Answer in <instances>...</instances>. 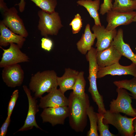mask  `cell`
Instances as JSON below:
<instances>
[{"label":"cell","instance_id":"cell-1","mask_svg":"<svg viewBox=\"0 0 136 136\" xmlns=\"http://www.w3.org/2000/svg\"><path fill=\"white\" fill-rule=\"evenodd\" d=\"M68 98L70 125L76 132H82L87 124V110L90 106L88 95L86 94L81 97L72 92Z\"/></svg>","mask_w":136,"mask_h":136},{"label":"cell","instance_id":"cell-2","mask_svg":"<svg viewBox=\"0 0 136 136\" xmlns=\"http://www.w3.org/2000/svg\"><path fill=\"white\" fill-rule=\"evenodd\" d=\"M57 77L53 70L38 72L31 77L29 89L34 93L36 98H40L45 93L57 88Z\"/></svg>","mask_w":136,"mask_h":136},{"label":"cell","instance_id":"cell-3","mask_svg":"<svg viewBox=\"0 0 136 136\" xmlns=\"http://www.w3.org/2000/svg\"><path fill=\"white\" fill-rule=\"evenodd\" d=\"M96 49L92 47L86 54V58L89 63V75L88 79L89 86L88 92L90 93L93 101L98 106L104 103L103 96L99 93L97 89L96 79L98 66L96 59Z\"/></svg>","mask_w":136,"mask_h":136},{"label":"cell","instance_id":"cell-4","mask_svg":"<svg viewBox=\"0 0 136 136\" xmlns=\"http://www.w3.org/2000/svg\"><path fill=\"white\" fill-rule=\"evenodd\" d=\"M38 14L39 18L38 27L41 35L45 38L49 35H57L63 26L57 12L49 14L41 10L38 11Z\"/></svg>","mask_w":136,"mask_h":136},{"label":"cell","instance_id":"cell-5","mask_svg":"<svg viewBox=\"0 0 136 136\" xmlns=\"http://www.w3.org/2000/svg\"><path fill=\"white\" fill-rule=\"evenodd\" d=\"M103 122L111 124L116 127L122 136H133L135 132L133 125V121L136 117L129 118L123 116L120 113L111 112L106 110L104 114Z\"/></svg>","mask_w":136,"mask_h":136},{"label":"cell","instance_id":"cell-6","mask_svg":"<svg viewBox=\"0 0 136 136\" xmlns=\"http://www.w3.org/2000/svg\"><path fill=\"white\" fill-rule=\"evenodd\" d=\"M118 93L116 99H113L110 102V111L112 113H122L133 117H136V109L132 106V97L126 89L117 87Z\"/></svg>","mask_w":136,"mask_h":136},{"label":"cell","instance_id":"cell-7","mask_svg":"<svg viewBox=\"0 0 136 136\" xmlns=\"http://www.w3.org/2000/svg\"><path fill=\"white\" fill-rule=\"evenodd\" d=\"M2 13L3 19L2 21L6 26L16 34L25 38L27 37L28 32L15 8H8Z\"/></svg>","mask_w":136,"mask_h":136},{"label":"cell","instance_id":"cell-8","mask_svg":"<svg viewBox=\"0 0 136 136\" xmlns=\"http://www.w3.org/2000/svg\"><path fill=\"white\" fill-rule=\"evenodd\" d=\"M0 48L3 51L0 61L1 68L20 63L28 62L29 60V57L21 50V48L18 45L15 43H10L9 48L7 49H3L1 46Z\"/></svg>","mask_w":136,"mask_h":136},{"label":"cell","instance_id":"cell-9","mask_svg":"<svg viewBox=\"0 0 136 136\" xmlns=\"http://www.w3.org/2000/svg\"><path fill=\"white\" fill-rule=\"evenodd\" d=\"M22 87L28 98V109L23 125L16 132L31 129L34 127L42 130L37 124L36 120V115L39 111V105H37L36 98L31 96L30 90L26 86L24 85Z\"/></svg>","mask_w":136,"mask_h":136},{"label":"cell","instance_id":"cell-10","mask_svg":"<svg viewBox=\"0 0 136 136\" xmlns=\"http://www.w3.org/2000/svg\"><path fill=\"white\" fill-rule=\"evenodd\" d=\"M69 115L68 106H61L44 108L40 116L43 123L48 122L54 126L57 124H64Z\"/></svg>","mask_w":136,"mask_h":136},{"label":"cell","instance_id":"cell-11","mask_svg":"<svg viewBox=\"0 0 136 136\" xmlns=\"http://www.w3.org/2000/svg\"><path fill=\"white\" fill-rule=\"evenodd\" d=\"M2 77L8 86L14 88L21 86L23 83L24 73L18 63L6 66L3 68Z\"/></svg>","mask_w":136,"mask_h":136},{"label":"cell","instance_id":"cell-12","mask_svg":"<svg viewBox=\"0 0 136 136\" xmlns=\"http://www.w3.org/2000/svg\"><path fill=\"white\" fill-rule=\"evenodd\" d=\"M107 13L108 24L106 28L108 30H112L119 26L127 25L133 22L136 12L132 11L121 12L112 10Z\"/></svg>","mask_w":136,"mask_h":136},{"label":"cell","instance_id":"cell-13","mask_svg":"<svg viewBox=\"0 0 136 136\" xmlns=\"http://www.w3.org/2000/svg\"><path fill=\"white\" fill-rule=\"evenodd\" d=\"M92 30L97 39L95 45L97 51H102L109 47L117 33L116 29L108 30L102 25L94 24L92 27Z\"/></svg>","mask_w":136,"mask_h":136},{"label":"cell","instance_id":"cell-14","mask_svg":"<svg viewBox=\"0 0 136 136\" xmlns=\"http://www.w3.org/2000/svg\"><path fill=\"white\" fill-rule=\"evenodd\" d=\"M107 75H130L136 78V64L132 62L129 65L125 66L118 63L108 66L99 68L97 78H101Z\"/></svg>","mask_w":136,"mask_h":136},{"label":"cell","instance_id":"cell-15","mask_svg":"<svg viewBox=\"0 0 136 136\" xmlns=\"http://www.w3.org/2000/svg\"><path fill=\"white\" fill-rule=\"evenodd\" d=\"M69 104L68 98L59 89L57 88L42 97L39 105L40 107L44 109L48 107L68 106Z\"/></svg>","mask_w":136,"mask_h":136},{"label":"cell","instance_id":"cell-16","mask_svg":"<svg viewBox=\"0 0 136 136\" xmlns=\"http://www.w3.org/2000/svg\"><path fill=\"white\" fill-rule=\"evenodd\" d=\"M122 56L112 44L105 49L97 51L96 59L98 67H103L118 63Z\"/></svg>","mask_w":136,"mask_h":136},{"label":"cell","instance_id":"cell-17","mask_svg":"<svg viewBox=\"0 0 136 136\" xmlns=\"http://www.w3.org/2000/svg\"><path fill=\"white\" fill-rule=\"evenodd\" d=\"M0 46L6 47L11 43H16L21 49L26 40L25 38L16 34L6 26L2 21L0 22Z\"/></svg>","mask_w":136,"mask_h":136},{"label":"cell","instance_id":"cell-18","mask_svg":"<svg viewBox=\"0 0 136 136\" xmlns=\"http://www.w3.org/2000/svg\"><path fill=\"white\" fill-rule=\"evenodd\" d=\"M123 56L136 64V54L132 51L129 44L125 43L123 39V31L121 28L117 31V34L112 44Z\"/></svg>","mask_w":136,"mask_h":136},{"label":"cell","instance_id":"cell-19","mask_svg":"<svg viewBox=\"0 0 136 136\" xmlns=\"http://www.w3.org/2000/svg\"><path fill=\"white\" fill-rule=\"evenodd\" d=\"M79 72L70 68H65L63 75L57 77V85L62 93L64 94L67 90L72 89Z\"/></svg>","mask_w":136,"mask_h":136},{"label":"cell","instance_id":"cell-20","mask_svg":"<svg viewBox=\"0 0 136 136\" xmlns=\"http://www.w3.org/2000/svg\"><path fill=\"white\" fill-rule=\"evenodd\" d=\"M89 24L86 25L84 32L80 39L76 43L78 51L82 54L86 55L93 45L96 38L94 34L92 33Z\"/></svg>","mask_w":136,"mask_h":136},{"label":"cell","instance_id":"cell-21","mask_svg":"<svg viewBox=\"0 0 136 136\" xmlns=\"http://www.w3.org/2000/svg\"><path fill=\"white\" fill-rule=\"evenodd\" d=\"M100 0H79L77 2L78 5L85 7L93 18L95 24L101 25L98 11L100 8Z\"/></svg>","mask_w":136,"mask_h":136},{"label":"cell","instance_id":"cell-22","mask_svg":"<svg viewBox=\"0 0 136 136\" xmlns=\"http://www.w3.org/2000/svg\"><path fill=\"white\" fill-rule=\"evenodd\" d=\"M136 10V0H114L112 10L126 12Z\"/></svg>","mask_w":136,"mask_h":136},{"label":"cell","instance_id":"cell-23","mask_svg":"<svg viewBox=\"0 0 136 136\" xmlns=\"http://www.w3.org/2000/svg\"><path fill=\"white\" fill-rule=\"evenodd\" d=\"M87 114L90 122V128L88 132L87 136H98V117L97 113L94 111L93 107L90 106L87 110Z\"/></svg>","mask_w":136,"mask_h":136},{"label":"cell","instance_id":"cell-24","mask_svg":"<svg viewBox=\"0 0 136 136\" xmlns=\"http://www.w3.org/2000/svg\"><path fill=\"white\" fill-rule=\"evenodd\" d=\"M84 72H79L72 88L73 92L81 97H84L86 93L85 92L86 82L84 77Z\"/></svg>","mask_w":136,"mask_h":136},{"label":"cell","instance_id":"cell-25","mask_svg":"<svg viewBox=\"0 0 136 136\" xmlns=\"http://www.w3.org/2000/svg\"><path fill=\"white\" fill-rule=\"evenodd\" d=\"M33 2L42 10L49 14L55 12L57 5L56 0H30Z\"/></svg>","mask_w":136,"mask_h":136},{"label":"cell","instance_id":"cell-26","mask_svg":"<svg viewBox=\"0 0 136 136\" xmlns=\"http://www.w3.org/2000/svg\"><path fill=\"white\" fill-rule=\"evenodd\" d=\"M114 84L117 87L121 88L130 91L132 94L136 95V78L134 77L130 80L125 79L115 81Z\"/></svg>","mask_w":136,"mask_h":136},{"label":"cell","instance_id":"cell-27","mask_svg":"<svg viewBox=\"0 0 136 136\" xmlns=\"http://www.w3.org/2000/svg\"><path fill=\"white\" fill-rule=\"evenodd\" d=\"M98 117L97 127L100 136H114L115 135L111 133L109 130L108 124L103 122L104 115L97 113Z\"/></svg>","mask_w":136,"mask_h":136},{"label":"cell","instance_id":"cell-28","mask_svg":"<svg viewBox=\"0 0 136 136\" xmlns=\"http://www.w3.org/2000/svg\"><path fill=\"white\" fill-rule=\"evenodd\" d=\"M69 25L72 27L73 33L76 34L80 31L82 26V22L81 17L79 13L75 15Z\"/></svg>","mask_w":136,"mask_h":136},{"label":"cell","instance_id":"cell-29","mask_svg":"<svg viewBox=\"0 0 136 136\" xmlns=\"http://www.w3.org/2000/svg\"><path fill=\"white\" fill-rule=\"evenodd\" d=\"M19 96V91L15 90L13 92L9 103L7 109V116L11 117Z\"/></svg>","mask_w":136,"mask_h":136},{"label":"cell","instance_id":"cell-30","mask_svg":"<svg viewBox=\"0 0 136 136\" xmlns=\"http://www.w3.org/2000/svg\"><path fill=\"white\" fill-rule=\"evenodd\" d=\"M112 2V0H104L103 3L100 6V14L103 15L112 10L113 7Z\"/></svg>","mask_w":136,"mask_h":136},{"label":"cell","instance_id":"cell-31","mask_svg":"<svg viewBox=\"0 0 136 136\" xmlns=\"http://www.w3.org/2000/svg\"><path fill=\"white\" fill-rule=\"evenodd\" d=\"M41 41L42 48L46 51H50L51 50L53 46L52 41L47 38L45 37L42 38Z\"/></svg>","mask_w":136,"mask_h":136},{"label":"cell","instance_id":"cell-32","mask_svg":"<svg viewBox=\"0 0 136 136\" xmlns=\"http://www.w3.org/2000/svg\"><path fill=\"white\" fill-rule=\"evenodd\" d=\"M11 117H7L2 125L0 129V136H5L7 133V129L10 122Z\"/></svg>","mask_w":136,"mask_h":136},{"label":"cell","instance_id":"cell-33","mask_svg":"<svg viewBox=\"0 0 136 136\" xmlns=\"http://www.w3.org/2000/svg\"><path fill=\"white\" fill-rule=\"evenodd\" d=\"M0 8L2 13L8 8L6 4L4 2V0H0Z\"/></svg>","mask_w":136,"mask_h":136},{"label":"cell","instance_id":"cell-34","mask_svg":"<svg viewBox=\"0 0 136 136\" xmlns=\"http://www.w3.org/2000/svg\"><path fill=\"white\" fill-rule=\"evenodd\" d=\"M133 125L134 127V129L135 132V136H136V118L133 121Z\"/></svg>","mask_w":136,"mask_h":136},{"label":"cell","instance_id":"cell-35","mask_svg":"<svg viewBox=\"0 0 136 136\" xmlns=\"http://www.w3.org/2000/svg\"><path fill=\"white\" fill-rule=\"evenodd\" d=\"M130 94V95L131 96L133 97V98L136 99V95H134L132 94Z\"/></svg>","mask_w":136,"mask_h":136},{"label":"cell","instance_id":"cell-36","mask_svg":"<svg viewBox=\"0 0 136 136\" xmlns=\"http://www.w3.org/2000/svg\"><path fill=\"white\" fill-rule=\"evenodd\" d=\"M133 22H136V14L133 18Z\"/></svg>","mask_w":136,"mask_h":136},{"label":"cell","instance_id":"cell-37","mask_svg":"<svg viewBox=\"0 0 136 136\" xmlns=\"http://www.w3.org/2000/svg\"><path fill=\"white\" fill-rule=\"evenodd\" d=\"M135 49L136 50V47H135Z\"/></svg>","mask_w":136,"mask_h":136},{"label":"cell","instance_id":"cell-38","mask_svg":"<svg viewBox=\"0 0 136 136\" xmlns=\"http://www.w3.org/2000/svg\"><path fill=\"white\" fill-rule=\"evenodd\" d=\"M23 0H21V1H23Z\"/></svg>","mask_w":136,"mask_h":136},{"label":"cell","instance_id":"cell-39","mask_svg":"<svg viewBox=\"0 0 136 136\" xmlns=\"http://www.w3.org/2000/svg\"></svg>","mask_w":136,"mask_h":136}]
</instances>
